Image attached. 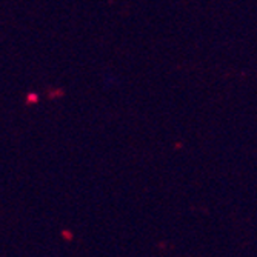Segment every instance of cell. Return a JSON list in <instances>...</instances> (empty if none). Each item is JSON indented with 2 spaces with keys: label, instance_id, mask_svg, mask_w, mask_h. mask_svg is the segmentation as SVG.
Listing matches in <instances>:
<instances>
[{
  "label": "cell",
  "instance_id": "cell-2",
  "mask_svg": "<svg viewBox=\"0 0 257 257\" xmlns=\"http://www.w3.org/2000/svg\"><path fill=\"white\" fill-rule=\"evenodd\" d=\"M50 99H57V97H62L63 96V91L62 89H56V91H50Z\"/></svg>",
  "mask_w": 257,
  "mask_h": 257
},
{
  "label": "cell",
  "instance_id": "cell-3",
  "mask_svg": "<svg viewBox=\"0 0 257 257\" xmlns=\"http://www.w3.org/2000/svg\"><path fill=\"white\" fill-rule=\"evenodd\" d=\"M62 237H63L65 240H73V232L63 229V231H62Z\"/></svg>",
  "mask_w": 257,
  "mask_h": 257
},
{
  "label": "cell",
  "instance_id": "cell-1",
  "mask_svg": "<svg viewBox=\"0 0 257 257\" xmlns=\"http://www.w3.org/2000/svg\"><path fill=\"white\" fill-rule=\"evenodd\" d=\"M27 105H33V103H37L39 102V96L36 94V92H28L27 94Z\"/></svg>",
  "mask_w": 257,
  "mask_h": 257
}]
</instances>
